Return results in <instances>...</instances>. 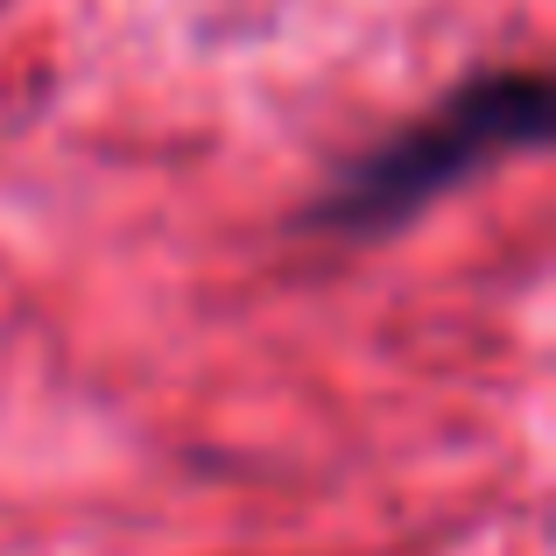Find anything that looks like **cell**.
<instances>
[{
  "mask_svg": "<svg viewBox=\"0 0 556 556\" xmlns=\"http://www.w3.org/2000/svg\"><path fill=\"white\" fill-rule=\"evenodd\" d=\"M549 127H556L549 71H535V64L472 71L437 106H422L416 121H402L394 135L331 163L325 184L311 190V204L296 212V232L359 240V247L394 240L402 226H416L430 204H444L472 177L515 163V155H543Z\"/></svg>",
  "mask_w": 556,
  "mask_h": 556,
  "instance_id": "1",
  "label": "cell"
}]
</instances>
